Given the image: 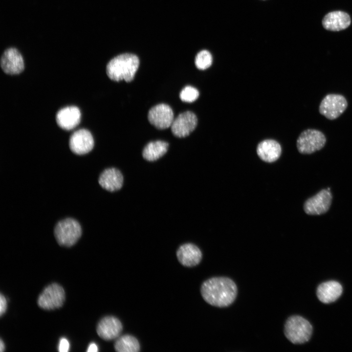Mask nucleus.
Here are the masks:
<instances>
[{
	"label": "nucleus",
	"mask_w": 352,
	"mask_h": 352,
	"mask_svg": "<svg viewBox=\"0 0 352 352\" xmlns=\"http://www.w3.org/2000/svg\"><path fill=\"white\" fill-rule=\"evenodd\" d=\"M114 349L118 352H137L140 351V345L134 336L123 335L117 338L114 343Z\"/></svg>",
	"instance_id": "412c9836"
},
{
	"label": "nucleus",
	"mask_w": 352,
	"mask_h": 352,
	"mask_svg": "<svg viewBox=\"0 0 352 352\" xmlns=\"http://www.w3.org/2000/svg\"><path fill=\"white\" fill-rule=\"evenodd\" d=\"M7 307V300L4 296L1 293L0 295V315L1 316L5 313Z\"/></svg>",
	"instance_id": "393cba45"
},
{
	"label": "nucleus",
	"mask_w": 352,
	"mask_h": 352,
	"mask_svg": "<svg viewBox=\"0 0 352 352\" xmlns=\"http://www.w3.org/2000/svg\"><path fill=\"white\" fill-rule=\"evenodd\" d=\"M148 118L150 123L155 128L163 130L171 127L174 115L172 109L169 105L159 104L150 110Z\"/></svg>",
	"instance_id": "1a4fd4ad"
},
{
	"label": "nucleus",
	"mask_w": 352,
	"mask_h": 352,
	"mask_svg": "<svg viewBox=\"0 0 352 352\" xmlns=\"http://www.w3.org/2000/svg\"><path fill=\"white\" fill-rule=\"evenodd\" d=\"M65 298L63 287L57 283H52L46 286L39 295L37 304L43 309L54 310L62 307Z\"/></svg>",
	"instance_id": "423d86ee"
},
{
	"label": "nucleus",
	"mask_w": 352,
	"mask_h": 352,
	"mask_svg": "<svg viewBox=\"0 0 352 352\" xmlns=\"http://www.w3.org/2000/svg\"><path fill=\"white\" fill-rule=\"evenodd\" d=\"M176 257L179 262L183 266L193 267L198 264L202 257L201 250L196 245L184 243L178 248Z\"/></svg>",
	"instance_id": "4468645a"
},
{
	"label": "nucleus",
	"mask_w": 352,
	"mask_h": 352,
	"mask_svg": "<svg viewBox=\"0 0 352 352\" xmlns=\"http://www.w3.org/2000/svg\"><path fill=\"white\" fill-rule=\"evenodd\" d=\"M82 235L79 223L72 218L59 221L55 225L54 236L60 245L70 247L75 244Z\"/></svg>",
	"instance_id": "20e7f679"
},
{
	"label": "nucleus",
	"mask_w": 352,
	"mask_h": 352,
	"mask_svg": "<svg viewBox=\"0 0 352 352\" xmlns=\"http://www.w3.org/2000/svg\"><path fill=\"white\" fill-rule=\"evenodd\" d=\"M351 22L350 16L341 11L330 12L326 14L322 20L324 28L328 30L338 31L345 29Z\"/></svg>",
	"instance_id": "f3484780"
},
{
	"label": "nucleus",
	"mask_w": 352,
	"mask_h": 352,
	"mask_svg": "<svg viewBox=\"0 0 352 352\" xmlns=\"http://www.w3.org/2000/svg\"><path fill=\"white\" fill-rule=\"evenodd\" d=\"M0 66L3 71L7 74L15 75L21 73L24 68V61L19 50L10 47L6 49L0 58Z\"/></svg>",
	"instance_id": "9d476101"
},
{
	"label": "nucleus",
	"mask_w": 352,
	"mask_h": 352,
	"mask_svg": "<svg viewBox=\"0 0 352 352\" xmlns=\"http://www.w3.org/2000/svg\"><path fill=\"white\" fill-rule=\"evenodd\" d=\"M69 146L70 150L75 154H86L90 152L94 147L93 136L87 130H77L70 136Z\"/></svg>",
	"instance_id": "f8f14e48"
},
{
	"label": "nucleus",
	"mask_w": 352,
	"mask_h": 352,
	"mask_svg": "<svg viewBox=\"0 0 352 352\" xmlns=\"http://www.w3.org/2000/svg\"><path fill=\"white\" fill-rule=\"evenodd\" d=\"M195 65L200 70H204L212 65V56L207 50H203L199 52L195 58Z\"/></svg>",
	"instance_id": "4be33fe9"
},
{
	"label": "nucleus",
	"mask_w": 352,
	"mask_h": 352,
	"mask_svg": "<svg viewBox=\"0 0 352 352\" xmlns=\"http://www.w3.org/2000/svg\"><path fill=\"white\" fill-rule=\"evenodd\" d=\"M312 333V327L306 319L299 315L287 318L284 326L286 338L294 344H302L308 342Z\"/></svg>",
	"instance_id": "7ed1b4c3"
},
{
	"label": "nucleus",
	"mask_w": 352,
	"mask_h": 352,
	"mask_svg": "<svg viewBox=\"0 0 352 352\" xmlns=\"http://www.w3.org/2000/svg\"><path fill=\"white\" fill-rule=\"evenodd\" d=\"M98 351V347L94 343H90L87 350L88 352H96Z\"/></svg>",
	"instance_id": "a878e982"
},
{
	"label": "nucleus",
	"mask_w": 352,
	"mask_h": 352,
	"mask_svg": "<svg viewBox=\"0 0 352 352\" xmlns=\"http://www.w3.org/2000/svg\"><path fill=\"white\" fill-rule=\"evenodd\" d=\"M326 138L321 131L309 129L302 132L297 140V148L302 154H311L322 149Z\"/></svg>",
	"instance_id": "39448f33"
},
{
	"label": "nucleus",
	"mask_w": 352,
	"mask_h": 352,
	"mask_svg": "<svg viewBox=\"0 0 352 352\" xmlns=\"http://www.w3.org/2000/svg\"><path fill=\"white\" fill-rule=\"evenodd\" d=\"M200 293L208 304L218 308H225L235 301L238 288L235 282L230 278L214 277L203 282Z\"/></svg>",
	"instance_id": "f257e3e1"
},
{
	"label": "nucleus",
	"mask_w": 352,
	"mask_h": 352,
	"mask_svg": "<svg viewBox=\"0 0 352 352\" xmlns=\"http://www.w3.org/2000/svg\"><path fill=\"white\" fill-rule=\"evenodd\" d=\"M5 346L4 342L2 339L0 340V351L2 352L5 350Z\"/></svg>",
	"instance_id": "bb28decb"
},
{
	"label": "nucleus",
	"mask_w": 352,
	"mask_h": 352,
	"mask_svg": "<svg viewBox=\"0 0 352 352\" xmlns=\"http://www.w3.org/2000/svg\"><path fill=\"white\" fill-rule=\"evenodd\" d=\"M168 147V143L163 141L157 140L150 142L144 147L142 152V156L147 161H155L166 153Z\"/></svg>",
	"instance_id": "aec40b11"
},
{
	"label": "nucleus",
	"mask_w": 352,
	"mask_h": 352,
	"mask_svg": "<svg viewBox=\"0 0 352 352\" xmlns=\"http://www.w3.org/2000/svg\"><path fill=\"white\" fill-rule=\"evenodd\" d=\"M122 325L116 317L108 316L102 318L96 327L97 334L102 339L109 341L118 337L122 330Z\"/></svg>",
	"instance_id": "ddd939ff"
},
{
	"label": "nucleus",
	"mask_w": 352,
	"mask_h": 352,
	"mask_svg": "<svg viewBox=\"0 0 352 352\" xmlns=\"http://www.w3.org/2000/svg\"><path fill=\"white\" fill-rule=\"evenodd\" d=\"M198 96L199 92L198 89L190 86L184 87L179 94V97L181 101L188 103L196 101Z\"/></svg>",
	"instance_id": "5701e85b"
},
{
	"label": "nucleus",
	"mask_w": 352,
	"mask_h": 352,
	"mask_svg": "<svg viewBox=\"0 0 352 352\" xmlns=\"http://www.w3.org/2000/svg\"><path fill=\"white\" fill-rule=\"evenodd\" d=\"M139 60L134 54L124 53L112 58L107 64L106 72L110 79L132 81L138 68Z\"/></svg>",
	"instance_id": "f03ea898"
},
{
	"label": "nucleus",
	"mask_w": 352,
	"mask_h": 352,
	"mask_svg": "<svg viewBox=\"0 0 352 352\" xmlns=\"http://www.w3.org/2000/svg\"><path fill=\"white\" fill-rule=\"evenodd\" d=\"M81 112L75 106L64 108L58 111L56 115V122L61 128L70 130L76 127L81 120Z\"/></svg>",
	"instance_id": "2eb2a0df"
},
{
	"label": "nucleus",
	"mask_w": 352,
	"mask_h": 352,
	"mask_svg": "<svg viewBox=\"0 0 352 352\" xmlns=\"http://www.w3.org/2000/svg\"><path fill=\"white\" fill-rule=\"evenodd\" d=\"M70 347L69 343L66 338H61L59 341L58 351L60 352H67Z\"/></svg>",
	"instance_id": "b1692460"
},
{
	"label": "nucleus",
	"mask_w": 352,
	"mask_h": 352,
	"mask_svg": "<svg viewBox=\"0 0 352 352\" xmlns=\"http://www.w3.org/2000/svg\"><path fill=\"white\" fill-rule=\"evenodd\" d=\"M198 119L194 113L186 111L179 114L171 125L173 134L178 137H185L189 135L196 128Z\"/></svg>",
	"instance_id": "9b49d317"
},
{
	"label": "nucleus",
	"mask_w": 352,
	"mask_h": 352,
	"mask_svg": "<svg viewBox=\"0 0 352 352\" xmlns=\"http://www.w3.org/2000/svg\"><path fill=\"white\" fill-rule=\"evenodd\" d=\"M282 149L280 144L272 139H266L261 142L257 148L259 157L266 162H273L281 155Z\"/></svg>",
	"instance_id": "6ab92c4d"
},
{
	"label": "nucleus",
	"mask_w": 352,
	"mask_h": 352,
	"mask_svg": "<svg viewBox=\"0 0 352 352\" xmlns=\"http://www.w3.org/2000/svg\"><path fill=\"white\" fill-rule=\"evenodd\" d=\"M332 200L330 190L323 189L316 195L307 199L304 205L305 213L310 215H319L327 212Z\"/></svg>",
	"instance_id": "6e6552de"
},
{
	"label": "nucleus",
	"mask_w": 352,
	"mask_h": 352,
	"mask_svg": "<svg viewBox=\"0 0 352 352\" xmlns=\"http://www.w3.org/2000/svg\"><path fill=\"white\" fill-rule=\"evenodd\" d=\"M123 180L121 172L115 168L105 169L98 178L99 184L102 188L110 192H115L120 189Z\"/></svg>",
	"instance_id": "dca6fc26"
},
{
	"label": "nucleus",
	"mask_w": 352,
	"mask_h": 352,
	"mask_svg": "<svg viewBox=\"0 0 352 352\" xmlns=\"http://www.w3.org/2000/svg\"><path fill=\"white\" fill-rule=\"evenodd\" d=\"M348 107L346 98L338 94H329L321 102L319 111L329 120H334L340 116Z\"/></svg>",
	"instance_id": "0eeeda50"
},
{
	"label": "nucleus",
	"mask_w": 352,
	"mask_h": 352,
	"mask_svg": "<svg viewBox=\"0 0 352 352\" xmlns=\"http://www.w3.org/2000/svg\"><path fill=\"white\" fill-rule=\"evenodd\" d=\"M343 288L338 282L330 281L321 284L317 287L316 295L318 299L324 304L334 302L341 295Z\"/></svg>",
	"instance_id": "a211bd4d"
}]
</instances>
